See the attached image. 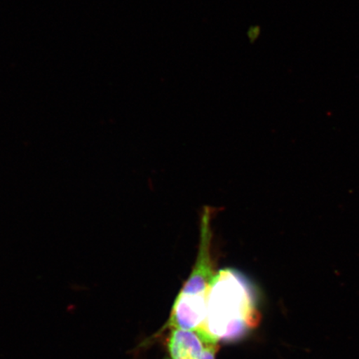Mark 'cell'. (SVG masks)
I'll use <instances>...</instances> for the list:
<instances>
[{"instance_id": "3", "label": "cell", "mask_w": 359, "mask_h": 359, "mask_svg": "<svg viewBox=\"0 0 359 359\" xmlns=\"http://www.w3.org/2000/svg\"><path fill=\"white\" fill-rule=\"evenodd\" d=\"M169 330L167 339L168 359H201L208 345L213 342L200 331L179 327Z\"/></svg>"}, {"instance_id": "1", "label": "cell", "mask_w": 359, "mask_h": 359, "mask_svg": "<svg viewBox=\"0 0 359 359\" xmlns=\"http://www.w3.org/2000/svg\"><path fill=\"white\" fill-rule=\"evenodd\" d=\"M259 322L258 295L252 283L235 269L215 273L200 332L214 342H233L250 333Z\"/></svg>"}, {"instance_id": "2", "label": "cell", "mask_w": 359, "mask_h": 359, "mask_svg": "<svg viewBox=\"0 0 359 359\" xmlns=\"http://www.w3.org/2000/svg\"><path fill=\"white\" fill-rule=\"evenodd\" d=\"M212 217V208L205 206L201 212L198 253L196 262L175 300L167 324L161 332L173 327L201 331L203 327L210 285L215 275Z\"/></svg>"}, {"instance_id": "4", "label": "cell", "mask_w": 359, "mask_h": 359, "mask_svg": "<svg viewBox=\"0 0 359 359\" xmlns=\"http://www.w3.org/2000/svg\"><path fill=\"white\" fill-rule=\"evenodd\" d=\"M219 351L218 343L212 342L208 345V347L205 349L203 355L201 359H217V354ZM168 359V358H165Z\"/></svg>"}, {"instance_id": "5", "label": "cell", "mask_w": 359, "mask_h": 359, "mask_svg": "<svg viewBox=\"0 0 359 359\" xmlns=\"http://www.w3.org/2000/svg\"><path fill=\"white\" fill-rule=\"evenodd\" d=\"M258 28H253L252 29H251V31H250L249 32V36H250V39L251 40H255V39L257 38V36L259 35V29L257 31V32H255V30H257Z\"/></svg>"}]
</instances>
